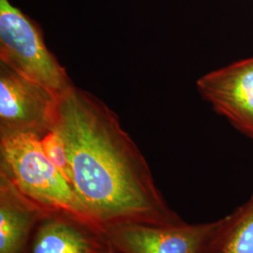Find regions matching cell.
<instances>
[{
    "label": "cell",
    "mask_w": 253,
    "mask_h": 253,
    "mask_svg": "<svg viewBox=\"0 0 253 253\" xmlns=\"http://www.w3.org/2000/svg\"><path fill=\"white\" fill-rule=\"evenodd\" d=\"M54 129L66 145L75 194L100 225L185 223L157 188L144 155L102 100L74 85L60 98Z\"/></svg>",
    "instance_id": "obj_1"
},
{
    "label": "cell",
    "mask_w": 253,
    "mask_h": 253,
    "mask_svg": "<svg viewBox=\"0 0 253 253\" xmlns=\"http://www.w3.org/2000/svg\"><path fill=\"white\" fill-rule=\"evenodd\" d=\"M0 172L42 208L90 217L73 186L46 156L40 136L33 133L1 136Z\"/></svg>",
    "instance_id": "obj_2"
},
{
    "label": "cell",
    "mask_w": 253,
    "mask_h": 253,
    "mask_svg": "<svg viewBox=\"0 0 253 253\" xmlns=\"http://www.w3.org/2000/svg\"><path fill=\"white\" fill-rule=\"evenodd\" d=\"M0 60L58 98L74 86L65 68L47 48L40 27L9 0H0Z\"/></svg>",
    "instance_id": "obj_3"
},
{
    "label": "cell",
    "mask_w": 253,
    "mask_h": 253,
    "mask_svg": "<svg viewBox=\"0 0 253 253\" xmlns=\"http://www.w3.org/2000/svg\"><path fill=\"white\" fill-rule=\"evenodd\" d=\"M60 98L1 63L0 137L33 133L42 138L53 130Z\"/></svg>",
    "instance_id": "obj_4"
},
{
    "label": "cell",
    "mask_w": 253,
    "mask_h": 253,
    "mask_svg": "<svg viewBox=\"0 0 253 253\" xmlns=\"http://www.w3.org/2000/svg\"><path fill=\"white\" fill-rule=\"evenodd\" d=\"M218 223L219 219L173 226L126 223L104 231L119 253H205Z\"/></svg>",
    "instance_id": "obj_5"
},
{
    "label": "cell",
    "mask_w": 253,
    "mask_h": 253,
    "mask_svg": "<svg viewBox=\"0 0 253 253\" xmlns=\"http://www.w3.org/2000/svg\"><path fill=\"white\" fill-rule=\"evenodd\" d=\"M113 250L104 228L90 217L47 209L24 253H111Z\"/></svg>",
    "instance_id": "obj_6"
},
{
    "label": "cell",
    "mask_w": 253,
    "mask_h": 253,
    "mask_svg": "<svg viewBox=\"0 0 253 253\" xmlns=\"http://www.w3.org/2000/svg\"><path fill=\"white\" fill-rule=\"evenodd\" d=\"M196 85L215 112L253 140V57L207 73Z\"/></svg>",
    "instance_id": "obj_7"
},
{
    "label": "cell",
    "mask_w": 253,
    "mask_h": 253,
    "mask_svg": "<svg viewBox=\"0 0 253 253\" xmlns=\"http://www.w3.org/2000/svg\"><path fill=\"white\" fill-rule=\"evenodd\" d=\"M46 210L0 172V253H24Z\"/></svg>",
    "instance_id": "obj_8"
},
{
    "label": "cell",
    "mask_w": 253,
    "mask_h": 253,
    "mask_svg": "<svg viewBox=\"0 0 253 253\" xmlns=\"http://www.w3.org/2000/svg\"><path fill=\"white\" fill-rule=\"evenodd\" d=\"M205 253H253V193L242 206L219 218Z\"/></svg>",
    "instance_id": "obj_9"
},
{
    "label": "cell",
    "mask_w": 253,
    "mask_h": 253,
    "mask_svg": "<svg viewBox=\"0 0 253 253\" xmlns=\"http://www.w3.org/2000/svg\"><path fill=\"white\" fill-rule=\"evenodd\" d=\"M42 144L46 156L72 185V167L63 138L53 129L42 138Z\"/></svg>",
    "instance_id": "obj_10"
},
{
    "label": "cell",
    "mask_w": 253,
    "mask_h": 253,
    "mask_svg": "<svg viewBox=\"0 0 253 253\" xmlns=\"http://www.w3.org/2000/svg\"><path fill=\"white\" fill-rule=\"evenodd\" d=\"M118 253V252H117V251H116V250H115V248H114V250H113V251H112V253Z\"/></svg>",
    "instance_id": "obj_11"
},
{
    "label": "cell",
    "mask_w": 253,
    "mask_h": 253,
    "mask_svg": "<svg viewBox=\"0 0 253 253\" xmlns=\"http://www.w3.org/2000/svg\"></svg>",
    "instance_id": "obj_12"
}]
</instances>
